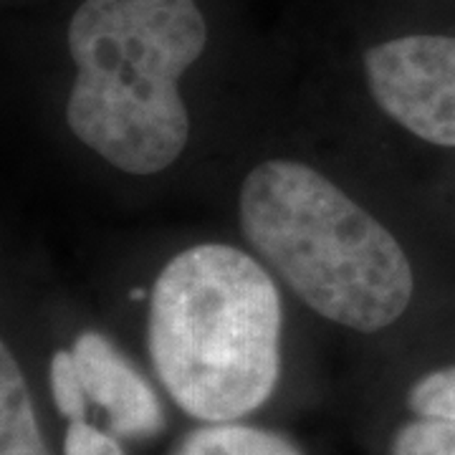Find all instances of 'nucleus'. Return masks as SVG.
<instances>
[{
	"mask_svg": "<svg viewBox=\"0 0 455 455\" xmlns=\"http://www.w3.org/2000/svg\"><path fill=\"white\" fill-rule=\"evenodd\" d=\"M205 41L196 0H84L68 23L71 132L132 175L170 167L190 134L180 76Z\"/></svg>",
	"mask_w": 455,
	"mask_h": 455,
	"instance_id": "nucleus-2",
	"label": "nucleus"
},
{
	"mask_svg": "<svg viewBox=\"0 0 455 455\" xmlns=\"http://www.w3.org/2000/svg\"><path fill=\"white\" fill-rule=\"evenodd\" d=\"M405 407L412 418L455 423V364L420 374L407 387Z\"/></svg>",
	"mask_w": 455,
	"mask_h": 455,
	"instance_id": "nucleus-9",
	"label": "nucleus"
},
{
	"mask_svg": "<svg viewBox=\"0 0 455 455\" xmlns=\"http://www.w3.org/2000/svg\"><path fill=\"white\" fill-rule=\"evenodd\" d=\"M278 341L276 286L238 248H188L155 281L149 362L167 397L197 423L245 420L274 397Z\"/></svg>",
	"mask_w": 455,
	"mask_h": 455,
	"instance_id": "nucleus-1",
	"label": "nucleus"
},
{
	"mask_svg": "<svg viewBox=\"0 0 455 455\" xmlns=\"http://www.w3.org/2000/svg\"><path fill=\"white\" fill-rule=\"evenodd\" d=\"M61 455H127V451L112 430H101L92 420H76L66 423Z\"/></svg>",
	"mask_w": 455,
	"mask_h": 455,
	"instance_id": "nucleus-11",
	"label": "nucleus"
},
{
	"mask_svg": "<svg viewBox=\"0 0 455 455\" xmlns=\"http://www.w3.org/2000/svg\"><path fill=\"white\" fill-rule=\"evenodd\" d=\"M387 455H455V423L407 418L390 433Z\"/></svg>",
	"mask_w": 455,
	"mask_h": 455,
	"instance_id": "nucleus-8",
	"label": "nucleus"
},
{
	"mask_svg": "<svg viewBox=\"0 0 455 455\" xmlns=\"http://www.w3.org/2000/svg\"><path fill=\"white\" fill-rule=\"evenodd\" d=\"M170 455H304L291 438L243 420L200 423L175 443Z\"/></svg>",
	"mask_w": 455,
	"mask_h": 455,
	"instance_id": "nucleus-7",
	"label": "nucleus"
},
{
	"mask_svg": "<svg viewBox=\"0 0 455 455\" xmlns=\"http://www.w3.org/2000/svg\"><path fill=\"white\" fill-rule=\"evenodd\" d=\"M0 455H53L28 379L8 344L0 347Z\"/></svg>",
	"mask_w": 455,
	"mask_h": 455,
	"instance_id": "nucleus-6",
	"label": "nucleus"
},
{
	"mask_svg": "<svg viewBox=\"0 0 455 455\" xmlns=\"http://www.w3.org/2000/svg\"><path fill=\"white\" fill-rule=\"evenodd\" d=\"M84 390L107 418V430L122 440H155L167 427L157 390L112 341L99 331H82L74 341Z\"/></svg>",
	"mask_w": 455,
	"mask_h": 455,
	"instance_id": "nucleus-5",
	"label": "nucleus"
},
{
	"mask_svg": "<svg viewBox=\"0 0 455 455\" xmlns=\"http://www.w3.org/2000/svg\"><path fill=\"white\" fill-rule=\"evenodd\" d=\"M374 101L407 132L455 147V38L403 36L367 51Z\"/></svg>",
	"mask_w": 455,
	"mask_h": 455,
	"instance_id": "nucleus-4",
	"label": "nucleus"
},
{
	"mask_svg": "<svg viewBox=\"0 0 455 455\" xmlns=\"http://www.w3.org/2000/svg\"><path fill=\"white\" fill-rule=\"evenodd\" d=\"M49 392L56 412L66 423L89 420V397L84 390L79 364L74 359V352L59 349L49 362Z\"/></svg>",
	"mask_w": 455,
	"mask_h": 455,
	"instance_id": "nucleus-10",
	"label": "nucleus"
},
{
	"mask_svg": "<svg viewBox=\"0 0 455 455\" xmlns=\"http://www.w3.org/2000/svg\"><path fill=\"white\" fill-rule=\"evenodd\" d=\"M245 238L329 322L379 331L412 299V268L387 228L314 167L268 160L241 188Z\"/></svg>",
	"mask_w": 455,
	"mask_h": 455,
	"instance_id": "nucleus-3",
	"label": "nucleus"
}]
</instances>
